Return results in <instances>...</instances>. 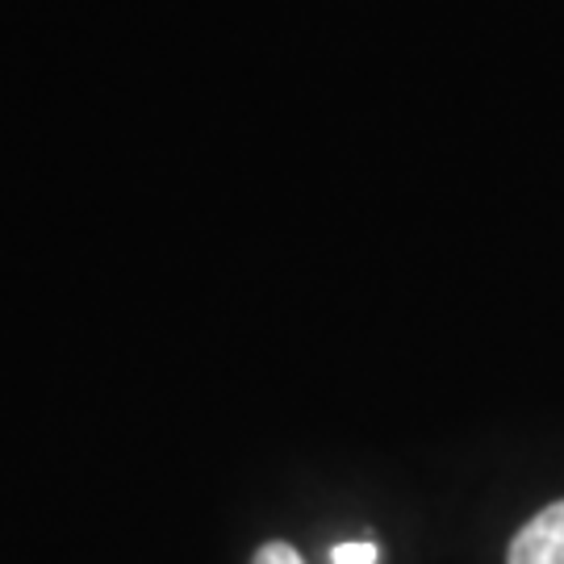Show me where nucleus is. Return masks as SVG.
I'll return each instance as SVG.
<instances>
[{"label": "nucleus", "instance_id": "1", "mask_svg": "<svg viewBox=\"0 0 564 564\" xmlns=\"http://www.w3.org/2000/svg\"><path fill=\"white\" fill-rule=\"evenodd\" d=\"M506 564H564V498L544 506V510L510 540Z\"/></svg>", "mask_w": 564, "mask_h": 564}, {"label": "nucleus", "instance_id": "2", "mask_svg": "<svg viewBox=\"0 0 564 564\" xmlns=\"http://www.w3.org/2000/svg\"><path fill=\"white\" fill-rule=\"evenodd\" d=\"M330 561L335 564H377V544H368V540H347L330 552Z\"/></svg>", "mask_w": 564, "mask_h": 564}, {"label": "nucleus", "instance_id": "3", "mask_svg": "<svg viewBox=\"0 0 564 564\" xmlns=\"http://www.w3.org/2000/svg\"><path fill=\"white\" fill-rule=\"evenodd\" d=\"M251 564H305L302 552L293 544H284V540H272V544H263L256 556H251Z\"/></svg>", "mask_w": 564, "mask_h": 564}]
</instances>
